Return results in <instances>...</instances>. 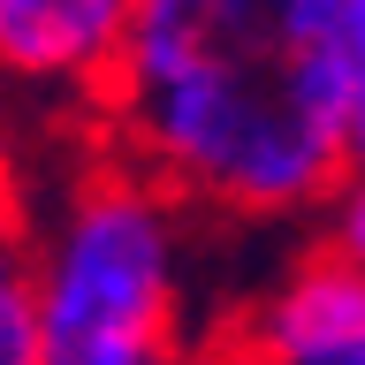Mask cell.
<instances>
[{
  "label": "cell",
  "instance_id": "cell-6",
  "mask_svg": "<svg viewBox=\"0 0 365 365\" xmlns=\"http://www.w3.org/2000/svg\"><path fill=\"white\" fill-rule=\"evenodd\" d=\"M342 76H350V175L365 182V0H342Z\"/></svg>",
  "mask_w": 365,
  "mask_h": 365
},
{
  "label": "cell",
  "instance_id": "cell-1",
  "mask_svg": "<svg viewBox=\"0 0 365 365\" xmlns=\"http://www.w3.org/2000/svg\"><path fill=\"white\" fill-rule=\"evenodd\" d=\"M91 122L198 221H312L350 182L342 0H137Z\"/></svg>",
  "mask_w": 365,
  "mask_h": 365
},
{
  "label": "cell",
  "instance_id": "cell-2",
  "mask_svg": "<svg viewBox=\"0 0 365 365\" xmlns=\"http://www.w3.org/2000/svg\"><path fill=\"white\" fill-rule=\"evenodd\" d=\"M31 251L46 297V350L53 365H198L190 319V205L160 190L122 153H84L38 198H23Z\"/></svg>",
  "mask_w": 365,
  "mask_h": 365
},
{
  "label": "cell",
  "instance_id": "cell-5",
  "mask_svg": "<svg viewBox=\"0 0 365 365\" xmlns=\"http://www.w3.org/2000/svg\"><path fill=\"white\" fill-rule=\"evenodd\" d=\"M0 365H53L46 350V297H38V251L23 205H0Z\"/></svg>",
  "mask_w": 365,
  "mask_h": 365
},
{
  "label": "cell",
  "instance_id": "cell-8",
  "mask_svg": "<svg viewBox=\"0 0 365 365\" xmlns=\"http://www.w3.org/2000/svg\"><path fill=\"white\" fill-rule=\"evenodd\" d=\"M0 205H16V175H8V153H0Z\"/></svg>",
  "mask_w": 365,
  "mask_h": 365
},
{
  "label": "cell",
  "instance_id": "cell-9",
  "mask_svg": "<svg viewBox=\"0 0 365 365\" xmlns=\"http://www.w3.org/2000/svg\"><path fill=\"white\" fill-rule=\"evenodd\" d=\"M198 365H244V358H228V350H205V358Z\"/></svg>",
  "mask_w": 365,
  "mask_h": 365
},
{
  "label": "cell",
  "instance_id": "cell-7",
  "mask_svg": "<svg viewBox=\"0 0 365 365\" xmlns=\"http://www.w3.org/2000/svg\"><path fill=\"white\" fill-rule=\"evenodd\" d=\"M319 244L335 251L342 267H358L365 274V182L350 175L335 190V198H327V213H319Z\"/></svg>",
  "mask_w": 365,
  "mask_h": 365
},
{
  "label": "cell",
  "instance_id": "cell-4",
  "mask_svg": "<svg viewBox=\"0 0 365 365\" xmlns=\"http://www.w3.org/2000/svg\"><path fill=\"white\" fill-rule=\"evenodd\" d=\"M137 0H0V91L91 107L114 76Z\"/></svg>",
  "mask_w": 365,
  "mask_h": 365
},
{
  "label": "cell",
  "instance_id": "cell-3",
  "mask_svg": "<svg viewBox=\"0 0 365 365\" xmlns=\"http://www.w3.org/2000/svg\"><path fill=\"white\" fill-rule=\"evenodd\" d=\"M213 350L244 365H365V274L342 267L327 244L297 251L221 327Z\"/></svg>",
  "mask_w": 365,
  "mask_h": 365
}]
</instances>
